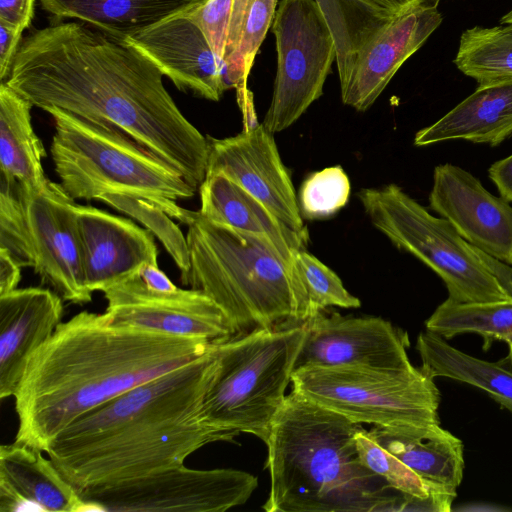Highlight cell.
Listing matches in <instances>:
<instances>
[{"label":"cell","instance_id":"ba28073f","mask_svg":"<svg viewBox=\"0 0 512 512\" xmlns=\"http://www.w3.org/2000/svg\"><path fill=\"white\" fill-rule=\"evenodd\" d=\"M306 325L234 335L217 343L215 368L203 400L207 422L266 442L295 370Z\"/></svg>","mask_w":512,"mask_h":512},{"label":"cell","instance_id":"f1b7e54d","mask_svg":"<svg viewBox=\"0 0 512 512\" xmlns=\"http://www.w3.org/2000/svg\"><path fill=\"white\" fill-rule=\"evenodd\" d=\"M456 67L478 86L512 80V9L497 26L465 30L454 59Z\"/></svg>","mask_w":512,"mask_h":512},{"label":"cell","instance_id":"f6af8a7d","mask_svg":"<svg viewBox=\"0 0 512 512\" xmlns=\"http://www.w3.org/2000/svg\"><path fill=\"white\" fill-rule=\"evenodd\" d=\"M434 3H439L440 0H431Z\"/></svg>","mask_w":512,"mask_h":512},{"label":"cell","instance_id":"60d3db41","mask_svg":"<svg viewBox=\"0 0 512 512\" xmlns=\"http://www.w3.org/2000/svg\"><path fill=\"white\" fill-rule=\"evenodd\" d=\"M145 286L154 292L171 293L177 287L170 278L159 268L158 264H146L139 274Z\"/></svg>","mask_w":512,"mask_h":512},{"label":"cell","instance_id":"5b68a950","mask_svg":"<svg viewBox=\"0 0 512 512\" xmlns=\"http://www.w3.org/2000/svg\"><path fill=\"white\" fill-rule=\"evenodd\" d=\"M187 227L190 270L185 285L218 304L234 335L311 320L294 259L271 241L211 221L199 211L190 212Z\"/></svg>","mask_w":512,"mask_h":512},{"label":"cell","instance_id":"e0dca14e","mask_svg":"<svg viewBox=\"0 0 512 512\" xmlns=\"http://www.w3.org/2000/svg\"><path fill=\"white\" fill-rule=\"evenodd\" d=\"M429 204L469 243L512 266V206L471 173L450 163L436 166Z\"/></svg>","mask_w":512,"mask_h":512},{"label":"cell","instance_id":"83f0119b","mask_svg":"<svg viewBox=\"0 0 512 512\" xmlns=\"http://www.w3.org/2000/svg\"><path fill=\"white\" fill-rule=\"evenodd\" d=\"M335 42L340 90L349 82L365 49L397 17L371 0H315Z\"/></svg>","mask_w":512,"mask_h":512},{"label":"cell","instance_id":"ac0fdd59","mask_svg":"<svg viewBox=\"0 0 512 512\" xmlns=\"http://www.w3.org/2000/svg\"><path fill=\"white\" fill-rule=\"evenodd\" d=\"M86 287L105 292L158 264L154 235L128 218L74 203Z\"/></svg>","mask_w":512,"mask_h":512},{"label":"cell","instance_id":"d590c367","mask_svg":"<svg viewBox=\"0 0 512 512\" xmlns=\"http://www.w3.org/2000/svg\"><path fill=\"white\" fill-rule=\"evenodd\" d=\"M350 190L349 178L339 165L311 173L299 191L302 218L314 220L334 215L347 204Z\"/></svg>","mask_w":512,"mask_h":512},{"label":"cell","instance_id":"74e56055","mask_svg":"<svg viewBox=\"0 0 512 512\" xmlns=\"http://www.w3.org/2000/svg\"><path fill=\"white\" fill-rule=\"evenodd\" d=\"M23 32L0 21V80L5 81L22 42Z\"/></svg>","mask_w":512,"mask_h":512},{"label":"cell","instance_id":"8d00e7d4","mask_svg":"<svg viewBox=\"0 0 512 512\" xmlns=\"http://www.w3.org/2000/svg\"><path fill=\"white\" fill-rule=\"evenodd\" d=\"M233 6L234 0H200L190 8L192 19L223 63Z\"/></svg>","mask_w":512,"mask_h":512},{"label":"cell","instance_id":"ee69618b","mask_svg":"<svg viewBox=\"0 0 512 512\" xmlns=\"http://www.w3.org/2000/svg\"><path fill=\"white\" fill-rule=\"evenodd\" d=\"M508 358L510 359V362L512 363V349H509Z\"/></svg>","mask_w":512,"mask_h":512},{"label":"cell","instance_id":"e575fe53","mask_svg":"<svg viewBox=\"0 0 512 512\" xmlns=\"http://www.w3.org/2000/svg\"><path fill=\"white\" fill-rule=\"evenodd\" d=\"M294 263L309 300L311 319L328 307L361 306L360 300L346 290L337 274L306 250L294 254Z\"/></svg>","mask_w":512,"mask_h":512},{"label":"cell","instance_id":"ab89813d","mask_svg":"<svg viewBox=\"0 0 512 512\" xmlns=\"http://www.w3.org/2000/svg\"><path fill=\"white\" fill-rule=\"evenodd\" d=\"M488 175L501 197L512 202V155L493 163L488 169Z\"/></svg>","mask_w":512,"mask_h":512},{"label":"cell","instance_id":"b9f144b4","mask_svg":"<svg viewBox=\"0 0 512 512\" xmlns=\"http://www.w3.org/2000/svg\"><path fill=\"white\" fill-rule=\"evenodd\" d=\"M21 266L0 249V295L15 290L21 280Z\"/></svg>","mask_w":512,"mask_h":512},{"label":"cell","instance_id":"ffe728a7","mask_svg":"<svg viewBox=\"0 0 512 512\" xmlns=\"http://www.w3.org/2000/svg\"><path fill=\"white\" fill-rule=\"evenodd\" d=\"M63 299L51 288L0 295V399L13 397L32 354L62 322Z\"/></svg>","mask_w":512,"mask_h":512},{"label":"cell","instance_id":"9a60e30c","mask_svg":"<svg viewBox=\"0 0 512 512\" xmlns=\"http://www.w3.org/2000/svg\"><path fill=\"white\" fill-rule=\"evenodd\" d=\"M26 189L34 272L42 284L64 301L79 305L91 302L92 292L84 280L75 200L65 193L60 183L52 181L39 191Z\"/></svg>","mask_w":512,"mask_h":512},{"label":"cell","instance_id":"4fadbf2b","mask_svg":"<svg viewBox=\"0 0 512 512\" xmlns=\"http://www.w3.org/2000/svg\"><path fill=\"white\" fill-rule=\"evenodd\" d=\"M206 176L222 173L261 201L284 224L309 234L303 223L290 172L273 134L256 124L232 137L207 136Z\"/></svg>","mask_w":512,"mask_h":512},{"label":"cell","instance_id":"836d02e7","mask_svg":"<svg viewBox=\"0 0 512 512\" xmlns=\"http://www.w3.org/2000/svg\"><path fill=\"white\" fill-rule=\"evenodd\" d=\"M100 201L137 220L157 237L180 270L181 281L185 284L190 270L189 247L186 236L172 217L158 206L137 197L105 194Z\"/></svg>","mask_w":512,"mask_h":512},{"label":"cell","instance_id":"9c48e42d","mask_svg":"<svg viewBox=\"0 0 512 512\" xmlns=\"http://www.w3.org/2000/svg\"><path fill=\"white\" fill-rule=\"evenodd\" d=\"M293 390L356 424L396 428L440 423V392L421 368L367 365L295 369Z\"/></svg>","mask_w":512,"mask_h":512},{"label":"cell","instance_id":"5bb4252c","mask_svg":"<svg viewBox=\"0 0 512 512\" xmlns=\"http://www.w3.org/2000/svg\"><path fill=\"white\" fill-rule=\"evenodd\" d=\"M295 369L314 366L367 365L409 368L408 334L375 316L317 314L306 324Z\"/></svg>","mask_w":512,"mask_h":512},{"label":"cell","instance_id":"4316f807","mask_svg":"<svg viewBox=\"0 0 512 512\" xmlns=\"http://www.w3.org/2000/svg\"><path fill=\"white\" fill-rule=\"evenodd\" d=\"M416 349L421 369L432 378L444 377L463 382L486 392L512 413V372L499 363L471 356L448 344L430 331L419 334Z\"/></svg>","mask_w":512,"mask_h":512},{"label":"cell","instance_id":"30bf717a","mask_svg":"<svg viewBox=\"0 0 512 512\" xmlns=\"http://www.w3.org/2000/svg\"><path fill=\"white\" fill-rule=\"evenodd\" d=\"M272 32L277 70L272 100L262 124L274 134L294 124L322 96L336 60V48L315 0H281Z\"/></svg>","mask_w":512,"mask_h":512},{"label":"cell","instance_id":"f546056e","mask_svg":"<svg viewBox=\"0 0 512 512\" xmlns=\"http://www.w3.org/2000/svg\"><path fill=\"white\" fill-rule=\"evenodd\" d=\"M425 326L427 331L445 339L476 333L487 346L493 340H500L512 349V299L483 303H457L447 299L426 320Z\"/></svg>","mask_w":512,"mask_h":512},{"label":"cell","instance_id":"603a6c76","mask_svg":"<svg viewBox=\"0 0 512 512\" xmlns=\"http://www.w3.org/2000/svg\"><path fill=\"white\" fill-rule=\"evenodd\" d=\"M199 212L207 219L271 241L283 254L306 250L309 234L294 231L261 201L222 173L206 176L199 187Z\"/></svg>","mask_w":512,"mask_h":512},{"label":"cell","instance_id":"d4e9b609","mask_svg":"<svg viewBox=\"0 0 512 512\" xmlns=\"http://www.w3.org/2000/svg\"><path fill=\"white\" fill-rule=\"evenodd\" d=\"M33 104L0 84V175L39 191L50 184L42 165L47 156L32 125Z\"/></svg>","mask_w":512,"mask_h":512},{"label":"cell","instance_id":"1f68e13d","mask_svg":"<svg viewBox=\"0 0 512 512\" xmlns=\"http://www.w3.org/2000/svg\"><path fill=\"white\" fill-rule=\"evenodd\" d=\"M278 0H252L243 24L235 52L225 62L226 90L235 88L238 103L244 116L252 114V94L247 89V79L255 56L273 23Z\"/></svg>","mask_w":512,"mask_h":512},{"label":"cell","instance_id":"cb8c5ba5","mask_svg":"<svg viewBox=\"0 0 512 512\" xmlns=\"http://www.w3.org/2000/svg\"><path fill=\"white\" fill-rule=\"evenodd\" d=\"M512 136V80L477 89L432 125L419 130L414 145L466 140L497 146Z\"/></svg>","mask_w":512,"mask_h":512},{"label":"cell","instance_id":"7a4b0ae2","mask_svg":"<svg viewBox=\"0 0 512 512\" xmlns=\"http://www.w3.org/2000/svg\"><path fill=\"white\" fill-rule=\"evenodd\" d=\"M204 338L155 332L82 311L61 322L29 358L13 396L16 443L46 453L77 418L203 356Z\"/></svg>","mask_w":512,"mask_h":512},{"label":"cell","instance_id":"2e32d148","mask_svg":"<svg viewBox=\"0 0 512 512\" xmlns=\"http://www.w3.org/2000/svg\"><path fill=\"white\" fill-rule=\"evenodd\" d=\"M191 5L124 41L150 59L178 90L219 101L226 91L225 65L192 19Z\"/></svg>","mask_w":512,"mask_h":512},{"label":"cell","instance_id":"4dcf8cb0","mask_svg":"<svg viewBox=\"0 0 512 512\" xmlns=\"http://www.w3.org/2000/svg\"><path fill=\"white\" fill-rule=\"evenodd\" d=\"M356 445L363 464L382 477L391 488L407 496L431 502L438 512L451 510L457 493L427 483L370 437L362 427L356 433Z\"/></svg>","mask_w":512,"mask_h":512},{"label":"cell","instance_id":"3957f363","mask_svg":"<svg viewBox=\"0 0 512 512\" xmlns=\"http://www.w3.org/2000/svg\"><path fill=\"white\" fill-rule=\"evenodd\" d=\"M216 358L214 343L193 362L94 408L64 428L46 454L81 493L183 465L207 444L233 441L203 413Z\"/></svg>","mask_w":512,"mask_h":512},{"label":"cell","instance_id":"277c9868","mask_svg":"<svg viewBox=\"0 0 512 512\" xmlns=\"http://www.w3.org/2000/svg\"><path fill=\"white\" fill-rule=\"evenodd\" d=\"M360 424L293 390L265 442L270 491L266 512L406 511L407 496L360 459Z\"/></svg>","mask_w":512,"mask_h":512},{"label":"cell","instance_id":"6da1fadb","mask_svg":"<svg viewBox=\"0 0 512 512\" xmlns=\"http://www.w3.org/2000/svg\"><path fill=\"white\" fill-rule=\"evenodd\" d=\"M163 77L126 41L71 20L29 33L4 82L37 108L56 107L126 133L199 189L208 139L181 112Z\"/></svg>","mask_w":512,"mask_h":512},{"label":"cell","instance_id":"7bdbcfd3","mask_svg":"<svg viewBox=\"0 0 512 512\" xmlns=\"http://www.w3.org/2000/svg\"><path fill=\"white\" fill-rule=\"evenodd\" d=\"M371 1L377 3L378 5L384 7L385 9H387L395 14H401L415 5H418L425 1H431V0H371Z\"/></svg>","mask_w":512,"mask_h":512},{"label":"cell","instance_id":"8fae6325","mask_svg":"<svg viewBox=\"0 0 512 512\" xmlns=\"http://www.w3.org/2000/svg\"><path fill=\"white\" fill-rule=\"evenodd\" d=\"M257 485L248 472L183 464L79 495L86 511L223 512L246 503Z\"/></svg>","mask_w":512,"mask_h":512},{"label":"cell","instance_id":"484cf974","mask_svg":"<svg viewBox=\"0 0 512 512\" xmlns=\"http://www.w3.org/2000/svg\"><path fill=\"white\" fill-rule=\"evenodd\" d=\"M55 22L75 20L125 40L200 0H38Z\"/></svg>","mask_w":512,"mask_h":512},{"label":"cell","instance_id":"44dd1931","mask_svg":"<svg viewBox=\"0 0 512 512\" xmlns=\"http://www.w3.org/2000/svg\"><path fill=\"white\" fill-rule=\"evenodd\" d=\"M86 511V504L43 452L13 442L0 447V511Z\"/></svg>","mask_w":512,"mask_h":512},{"label":"cell","instance_id":"f35d334b","mask_svg":"<svg viewBox=\"0 0 512 512\" xmlns=\"http://www.w3.org/2000/svg\"><path fill=\"white\" fill-rule=\"evenodd\" d=\"M35 0H0V21L24 32L31 25Z\"/></svg>","mask_w":512,"mask_h":512},{"label":"cell","instance_id":"d6a6232c","mask_svg":"<svg viewBox=\"0 0 512 512\" xmlns=\"http://www.w3.org/2000/svg\"><path fill=\"white\" fill-rule=\"evenodd\" d=\"M0 249L21 267L34 266L26 187L0 175Z\"/></svg>","mask_w":512,"mask_h":512},{"label":"cell","instance_id":"52a82bcc","mask_svg":"<svg viewBox=\"0 0 512 512\" xmlns=\"http://www.w3.org/2000/svg\"><path fill=\"white\" fill-rule=\"evenodd\" d=\"M358 198L377 230L443 280L447 299L457 303L512 299V266L469 243L448 220L429 213L398 185L365 188Z\"/></svg>","mask_w":512,"mask_h":512},{"label":"cell","instance_id":"d6986e66","mask_svg":"<svg viewBox=\"0 0 512 512\" xmlns=\"http://www.w3.org/2000/svg\"><path fill=\"white\" fill-rule=\"evenodd\" d=\"M438 4L425 1L399 14L365 49L348 82L341 89L345 105L368 110L398 69L440 26Z\"/></svg>","mask_w":512,"mask_h":512},{"label":"cell","instance_id":"7402d4cb","mask_svg":"<svg viewBox=\"0 0 512 512\" xmlns=\"http://www.w3.org/2000/svg\"><path fill=\"white\" fill-rule=\"evenodd\" d=\"M368 435L432 486L457 493L464 473L462 441L440 423L386 428Z\"/></svg>","mask_w":512,"mask_h":512},{"label":"cell","instance_id":"8992f818","mask_svg":"<svg viewBox=\"0 0 512 512\" xmlns=\"http://www.w3.org/2000/svg\"><path fill=\"white\" fill-rule=\"evenodd\" d=\"M54 123L51 158L60 185L72 199L105 194L144 199L187 225L191 210L178 205L195 189L170 164L126 133L49 107Z\"/></svg>","mask_w":512,"mask_h":512},{"label":"cell","instance_id":"7c38bea8","mask_svg":"<svg viewBox=\"0 0 512 512\" xmlns=\"http://www.w3.org/2000/svg\"><path fill=\"white\" fill-rule=\"evenodd\" d=\"M103 293L107 300L105 312L118 324L174 336L204 338L212 343L234 336L223 310L197 289L154 292L137 276Z\"/></svg>","mask_w":512,"mask_h":512}]
</instances>
